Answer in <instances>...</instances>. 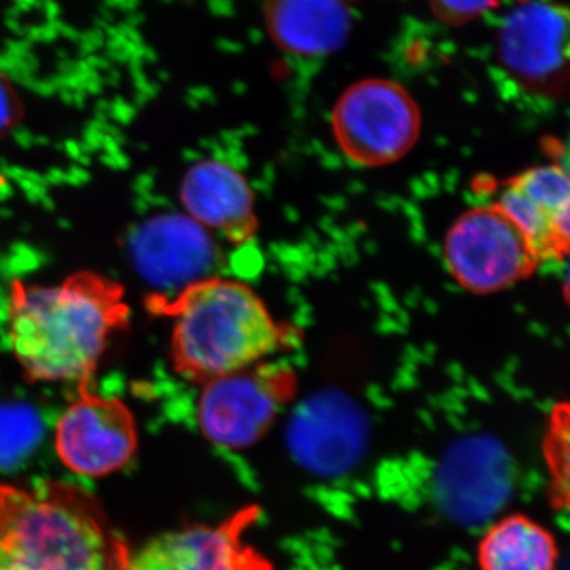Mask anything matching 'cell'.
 I'll return each instance as SVG.
<instances>
[{
  "label": "cell",
  "mask_w": 570,
  "mask_h": 570,
  "mask_svg": "<svg viewBox=\"0 0 570 570\" xmlns=\"http://www.w3.org/2000/svg\"><path fill=\"white\" fill-rule=\"evenodd\" d=\"M444 258L450 275L474 294H494L539 266L527 239L497 205L461 214L449 228Z\"/></svg>",
  "instance_id": "8992f818"
},
{
  "label": "cell",
  "mask_w": 570,
  "mask_h": 570,
  "mask_svg": "<svg viewBox=\"0 0 570 570\" xmlns=\"http://www.w3.org/2000/svg\"><path fill=\"white\" fill-rule=\"evenodd\" d=\"M561 159V167L564 168V170L568 171V174L570 175V135L568 142H566L564 151H562Z\"/></svg>",
  "instance_id": "ffe728a7"
},
{
  "label": "cell",
  "mask_w": 570,
  "mask_h": 570,
  "mask_svg": "<svg viewBox=\"0 0 570 570\" xmlns=\"http://www.w3.org/2000/svg\"><path fill=\"white\" fill-rule=\"evenodd\" d=\"M422 115L407 89L385 78L356 81L337 99L332 132L348 160L362 167L395 164L419 141Z\"/></svg>",
  "instance_id": "277c9868"
},
{
  "label": "cell",
  "mask_w": 570,
  "mask_h": 570,
  "mask_svg": "<svg viewBox=\"0 0 570 570\" xmlns=\"http://www.w3.org/2000/svg\"><path fill=\"white\" fill-rule=\"evenodd\" d=\"M494 7L497 3L491 2H433L430 9L439 21L459 26L474 21L475 18L482 17Z\"/></svg>",
  "instance_id": "d6986e66"
},
{
  "label": "cell",
  "mask_w": 570,
  "mask_h": 570,
  "mask_svg": "<svg viewBox=\"0 0 570 570\" xmlns=\"http://www.w3.org/2000/svg\"><path fill=\"white\" fill-rule=\"evenodd\" d=\"M148 307L174 322L176 373L202 385L268 362L287 343L264 299L242 281L209 276L178 294L151 296Z\"/></svg>",
  "instance_id": "3957f363"
},
{
  "label": "cell",
  "mask_w": 570,
  "mask_h": 570,
  "mask_svg": "<svg viewBox=\"0 0 570 570\" xmlns=\"http://www.w3.org/2000/svg\"><path fill=\"white\" fill-rule=\"evenodd\" d=\"M130 557L81 487L0 485V570H127Z\"/></svg>",
  "instance_id": "7a4b0ae2"
},
{
  "label": "cell",
  "mask_w": 570,
  "mask_h": 570,
  "mask_svg": "<svg viewBox=\"0 0 570 570\" xmlns=\"http://www.w3.org/2000/svg\"><path fill=\"white\" fill-rule=\"evenodd\" d=\"M138 428L119 397L100 396L89 387L78 396L56 425V452L63 466L86 478H105L132 460Z\"/></svg>",
  "instance_id": "52a82bcc"
},
{
  "label": "cell",
  "mask_w": 570,
  "mask_h": 570,
  "mask_svg": "<svg viewBox=\"0 0 570 570\" xmlns=\"http://www.w3.org/2000/svg\"><path fill=\"white\" fill-rule=\"evenodd\" d=\"M564 294H566V298H568V302L570 305V254H569L568 266H566Z\"/></svg>",
  "instance_id": "44dd1931"
},
{
  "label": "cell",
  "mask_w": 570,
  "mask_h": 570,
  "mask_svg": "<svg viewBox=\"0 0 570 570\" xmlns=\"http://www.w3.org/2000/svg\"><path fill=\"white\" fill-rule=\"evenodd\" d=\"M543 456L550 472L551 501L560 509H570V403L557 404L551 412Z\"/></svg>",
  "instance_id": "e0dca14e"
},
{
  "label": "cell",
  "mask_w": 570,
  "mask_h": 570,
  "mask_svg": "<svg viewBox=\"0 0 570 570\" xmlns=\"http://www.w3.org/2000/svg\"><path fill=\"white\" fill-rule=\"evenodd\" d=\"M362 412L340 393H322L299 404L287 428L294 459L318 475L343 474L365 449Z\"/></svg>",
  "instance_id": "4fadbf2b"
},
{
  "label": "cell",
  "mask_w": 570,
  "mask_h": 570,
  "mask_svg": "<svg viewBox=\"0 0 570 570\" xmlns=\"http://www.w3.org/2000/svg\"><path fill=\"white\" fill-rule=\"evenodd\" d=\"M296 392L295 371L268 362L206 382L198 425L217 448H253L266 436Z\"/></svg>",
  "instance_id": "5b68a950"
},
{
  "label": "cell",
  "mask_w": 570,
  "mask_h": 570,
  "mask_svg": "<svg viewBox=\"0 0 570 570\" xmlns=\"http://www.w3.org/2000/svg\"><path fill=\"white\" fill-rule=\"evenodd\" d=\"M493 205L519 228L539 264L570 254V175L561 165L510 179Z\"/></svg>",
  "instance_id": "7c38bea8"
},
{
  "label": "cell",
  "mask_w": 570,
  "mask_h": 570,
  "mask_svg": "<svg viewBox=\"0 0 570 570\" xmlns=\"http://www.w3.org/2000/svg\"><path fill=\"white\" fill-rule=\"evenodd\" d=\"M513 463L508 449L490 436L464 439L449 450L439 469L438 493L453 519L482 523L508 504Z\"/></svg>",
  "instance_id": "30bf717a"
},
{
  "label": "cell",
  "mask_w": 570,
  "mask_h": 570,
  "mask_svg": "<svg viewBox=\"0 0 570 570\" xmlns=\"http://www.w3.org/2000/svg\"><path fill=\"white\" fill-rule=\"evenodd\" d=\"M257 513L247 508L216 527L197 524L157 535L132 553L127 570H273L246 539Z\"/></svg>",
  "instance_id": "9c48e42d"
},
{
  "label": "cell",
  "mask_w": 570,
  "mask_h": 570,
  "mask_svg": "<svg viewBox=\"0 0 570 570\" xmlns=\"http://www.w3.org/2000/svg\"><path fill=\"white\" fill-rule=\"evenodd\" d=\"M24 118L20 92L7 75L0 71V141L9 137Z\"/></svg>",
  "instance_id": "ac0fdd59"
},
{
  "label": "cell",
  "mask_w": 570,
  "mask_h": 570,
  "mask_svg": "<svg viewBox=\"0 0 570 570\" xmlns=\"http://www.w3.org/2000/svg\"><path fill=\"white\" fill-rule=\"evenodd\" d=\"M264 17L277 47L302 58H322L340 50L352 29V11L346 3L326 0L269 2Z\"/></svg>",
  "instance_id": "9a60e30c"
},
{
  "label": "cell",
  "mask_w": 570,
  "mask_h": 570,
  "mask_svg": "<svg viewBox=\"0 0 570 570\" xmlns=\"http://www.w3.org/2000/svg\"><path fill=\"white\" fill-rule=\"evenodd\" d=\"M129 318L122 285L100 273L78 272L55 285L11 284V348L31 382L89 387L111 336Z\"/></svg>",
  "instance_id": "6da1fadb"
},
{
  "label": "cell",
  "mask_w": 570,
  "mask_h": 570,
  "mask_svg": "<svg viewBox=\"0 0 570 570\" xmlns=\"http://www.w3.org/2000/svg\"><path fill=\"white\" fill-rule=\"evenodd\" d=\"M478 562L480 570H557V540L538 521L513 513L483 534Z\"/></svg>",
  "instance_id": "2e32d148"
},
{
  "label": "cell",
  "mask_w": 570,
  "mask_h": 570,
  "mask_svg": "<svg viewBox=\"0 0 570 570\" xmlns=\"http://www.w3.org/2000/svg\"><path fill=\"white\" fill-rule=\"evenodd\" d=\"M498 56L523 88H560L570 77V9L543 2L513 7L499 28Z\"/></svg>",
  "instance_id": "ba28073f"
},
{
  "label": "cell",
  "mask_w": 570,
  "mask_h": 570,
  "mask_svg": "<svg viewBox=\"0 0 570 570\" xmlns=\"http://www.w3.org/2000/svg\"><path fill=\"white\" fill-rule=\"evenodd\" d=\"M187 216L235 245L257 234L255 197L245 176L232 165L206 159L187 170L179 190Z\"/></svg>",
  "instance_id": "5bb4252c"
},
{
  "label": "cell",
  "mask_w": 570,
  "mask_h": 570,
  "mask_svg": "<svg viewBox=\"0 0 570 570\" xmlns=\"http://www.w3.org/2000/svg\"><path fill=\"white\" fill-rule=\"evenodd\" d=\"M130 261L149 285L181 292L209 277L217 249L206 228L187 214H159L135 228L129 238Z\"/></svg>",
  "instance_id": "8fae6325"
}]
</instances>
